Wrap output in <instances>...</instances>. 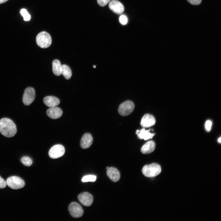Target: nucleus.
Wrapping results in <instances>:
<instances>
[{"mask_svg":"<svg viewBox=\"0 0 221 221\" xmlns=\"http://www.w3.org/2000/svg\"><path fill=\"white\" fill-rule=\"evenodd\" d=\"M17 131L16 126L11 119L3 118L0 120V132L7 137L14 136Z\"/></svg>","mask_w":221,"mask_h":221,"instance_id":"nucleus-1","label":"nucleus"},{"mask_svg":"<svg viewBox=\"0 0 221 221\" xmlns=\"http://www.w3.org/2000/svg\"><path fill=\"white\" fill-rule=\"evenodd\" d=\"M160 166L156 163H152L144 166L142 169V172L145 176L152 177L158 175L161 172Z\"/></svg>","mask_w":221,"mask_h":221,"instance_id":"nucleus-2","label":"nucleus"},{"mask_svg":"<svg viewBox=\"0 0 221 221\" xmlns=\"http://www.w3.org/2000/svg\"><path fill=\"white\" fill-rule=\"evenodd\" d=\"M52 38L50 35L45 31L41 32L39 33L36 37L37 44L42 48H46L49 47L52 43Z\"/></svg>","mask_w":221,"mask_h":221,"instance_id":"nucleus-3","label":"nucleus"},{"mask_svg":"<svg viewBox=\"0 0 221 221\" xmlns=\"http://www.w3.org/2000/svg\"><path fill=\"white\" fill-rule=\"evenodd\" d=\"M6 182L9 187L14 189L22 188L25 185L24 180L20 177L16 176H13L8 178Z\"/></svg>","mask_w":221,"mask_h":221,"instance_id":"nucleus-4","label":"nucleus"},{"mask_svg":"<svg viewBox=\"0 0 221 221\" xmlns=\"http://www.w3.org/2000/svg\"><path fill=\"white\" fill-rule=\"evenodd\" d=\"M134 108V103L129 100L126 101L121 104L119 107L118 111L122 116H126L129 115Z\"/></svg>","mask_w":221,"mask_h":221,"instance_id":"nucleus-5","label":"nucleus"},{"mask_svg":"<svg viewBox=\"0 0 221 221\" xmlns=\"http://www.w3.org/2000/svg\"><path fill=\"white\" fill-rule=\"evenodd\" d=\"M35 97V92L34 89L32 87H29L25 90L22 101L23 103L25 105H30L34 100Z\"/></svg>","mask_w":221,"mask_h":221,"instance_id":"nucleus-6","label":"nucleus"},{"mask_svg":"<svg viewBox=\"0 0 221 221\" xmlns=\"http://www.w3.org/2000/svg\"><path fill=\"white\" fill-rule=\"evenodd\" d=\"M65 151V148L63 145L56 144L50 148L48 152V155L51 158L56 159L63 156Z\"/></svg>","mask_w":221,"mask_h":221,"instance_id":"nucleus-7","label":"nucleus"},{"mask_svg":"<svg viewBox=\"0 0 221 221\" xmlns=\"http://www.w3.org/2000/svg\"><path fill=\"white\" fill-rule=\"evenodd\" d=\"M68 210L71 215L74 218L80 217L83 213L81 206L76 202H73L69 205Z\"/></svg>","mask_w":221,"mask_h":221,"instance_id":"nucleus-8","label":"nucleus"},{"mask_svg":"<svg viewBox=\"0 0 221 221\" xmlns=\"http://www.w3.org/2000/svg\"><path fill=\"white\" fill-rule=\"evenodd\" d=\"M78 199L80 202L83 205L90 206L93 202V197L90 193L87 192H84L79 194Z\"/></svg>","mask_w":221,"mask_h":221,"instance_id":"nucleus-9","label":"nucleus"},{"mask_svg":"<svg viewBox=\"0 0 221 221\" xmlns=\"http://www.w3.org/2000/svg\"><path fill=\"white\" fill-rule=\"evenodd\" d=\"M109 6L110 10L117 14H122L124 10L123 4L117 0H113L110 2Z\"/></svg>","mask_w":221,"mask_h":221,"instance_id":"nucleus-10","label":"nucleus"},{"mask_svg":"<svg viewBox=\"0 0 221 221\" xmlns=\"http://www.w3.org/2000/svg\"><path fill=\"white\" fill-rule=\"evenodd\" d=\"M155 122V119L152 115L146 114L142 118L141 125L144 128H148L153 126Z\"/></svg>","mask_w":221,"mask_h":221,"instance_id":"nucleus-11","label":"nucleus"},{"mask_svg":"<svg viewBox=\"0 0 221 221\" xmlns=\"http://www.w3.org/2000/svg\"><path fill=\"white\" fill-rule=\"evenodd\" d=\"M92 142L93 138L91 135L89 133H86L83 135L81 139L80 146L83 149H87L91 145Z\"/></svg>","mask_w":221,"mask_h":221,"instance_id":"nucleus-12","label":"nucleus"},{"mask_svg":"<svg viewBox=\"0 0 221 221\" xmlns=\"http://www.w3.org/2000/svg\"><path fill=\"white\" fill-rule=\"evenodd\" d=\"M46 113L49 117L53 119L60 118L62 114V110L59 107H50L47 110Z\"/></svg>","mask_w":221,"mask_h":221,"instance_id":"nucleus-13","label":"nucleus"},{"mask_svg":"<svg viewBox=\"0 0 221 221\" xmlns=\"http://www.w3.org/2000/svg\"><path fill=\"white\" fill-rule=\"evenodd\" d=\"M107 173L109 178L114 182L118 181L120 178L119 172L115 168L112 167L109 168L107 169Z\"/></svg>","mask_w":221,"mask_h":221,"instance_id":"nucleus-14","label":"nucleus"},{"mask_svg":"<svg viewBox=\"0 0 221 221\" xmlns=\"http://www.w3.org/2000/svg\"><path fill=\"white\" fill-rule=\"evenodd\" d=\"M150 130H145L144 128H143L141 130H137L136 131V134L139 138L146 140L152 138L154 135V134L150 132Z\"/></svg>","mask_w":221,"mask_h":221,"instance_id":"nucleus-15","label":"nucleus"},{"mask_svg":"<svg viewBox=\"0 0 221 221\" xmlns=\"http://www.w3.org/2000/svg\"><path fill=\"white\" fill-rule=\"evenodd\" d=\"M43 102L46 105L50 107H56L60 103L58 98L51 96L45 97L44 98Z\"/></svg>","mask_w":221,"mask_h":221,"instance_id":"nucleus-16","label":"nucleus"},{"mask_svg":"<svg viewBox=\"0 0 221 221\" xmlns=\"http://www.w3.org/2000/svg\"><path fill=\"white\" fill-rule=\"evenodd\" d=\"M155 147V144L153 141H149L143 145L141 148V151L144 154L150 153L153 151Z\"/></svg>","mask_w":221,"mask_h":221,"instance_id":"nucleus-17","label":"nucleus"},{"mask_svg":"<svg viewBox=\"0 0 221 221\" xmlns=\"http://www.w3.org/2000/svg\"><path fill=\"white\" fill-rule=\"evenodd\" d=\"M52 71L54 74L57 76L61 74L62 66L60 62L58 60H54L52 62Z\"/></svg>","mask_w":221,"mask_h":221,"instance_id":"nucleus-18","label":"nucleus"},{"mask_svg":"<svg viewBox=\"0 0 221 221\" xmlns=\"http://www.w3.org/2000/svg\"><path fill=\"white\" fill-rule=\"evenodd\" d=\"M61 74L67 79H70L72 75L71 70L69 67L66 64L61 65Z\"/></svg>","mask_w":221,"mask_h":221,"instance_id":"nucleus-19","label":"nucleus"},{"mask_svg":"<svg viewBox=\"0 0 221 221\" xmlns=\"http://www.w3.org/2000/svg\"><path fill=\"white\" fill-rule=\"evenodd\" d=\"M21 161L23 164L25 166H29L32 164L31 159L27 156H24L21 159Z\"/></svg>","mask_w":221,"mask_h":221,"instance_id":"nucleus-20","label":"nucleus"},{"mask_svg":"<svg viewBox=\"0 0 221 221\" xmlns=\"http://www.w3.org/2000/svg\"><path fill=\"white\" fill-rule=\"evenodd\" d=\"M96 179V176L93 175H88L83 176L82 181L83 182H94Z\"/></svg>","mask_w":221,"mask_h":221,"instance_id":"nucleus-21","label":"nucleus"},{"mask_svg":"<svg viewBox=\"0 0 221 221\" xmlns=\"http://www.w3.org/2000/svg\"><path fill=\"white\" fill-rule=\"evenodd\" d=\"M20 13L23 17L24 21H29L30 20V15L25 9H22L20 11Z\"/></svg>","mask_w":221,"mask_h":221,"instance_id":"nucleus-22","label":"nucleus"},{"mask_svg":"<svg viewBox=\"0 0 221 221\" xmlns=\"http://www.w3.org/2000/svg\"><path fill=\"white\" fill-rule=\"evenodd\" d=\"M119 21L120 23L122 25H124L127 23L128 19L126 15H122L119 17Z\"/></svg>","mask_w":221,"mask_h":221,"instance_id":"nucleus-23","label":"nucleus"},{"mask_svg":"<svg viewBox=\"0 0 221 221\" xmlns=\"http://www.w3.org/2000/svg\"><path fill=\"white\" fill-rule=\"evenodd\" d=\"M212 125V122L211 121L207 120L205 124V127L207 131L209 132L210 131Z\"/></svg>","mask_w":221,"mask_h":221,"instance_id":"nucleus-24","label":"nucleus"},{"mask_svg":"<svg viewBox=\"0 0 221 221\" xmlns=\"http://www.w3.org/2000/svg\"><path fill=\"white\" fill-rule=\"evenodd\" d=\"M110 0H97L98 4L100 6L103 7L106 5Z\"/></svg>","mask_w":221,"mask_h":221,"instance_id":"nucleus-25","label":"nucleus"},{"mask_svg":"<svg viewBox=\"0 0 221 221\" xmlns=\"http://www.w3.org/2000/svg\"><path fill=\"white\" fill-rule=\"evenodd\" d=\"M6 186V183L5 180L0 176V188H5Z\"/></svg>","mask_w":221,"mask_h":221,"instance_id":"nucleus-26","label":"nucleus"},{"mask_svg":"<svg viewBox=\"0 0 221 221\" xmlns=\"http://www.w3.org/2000/svg\"><path fill=\"white\" fill-rule=\"evenodd\" d=\"M191 4L194 5L200 4L202 2V0H187Z\"/></svg>","mask_w":221,"mask_h":221,"instance_id":"nucleus-27","label":"nucleus"},{"mask_svg":"<svg viewBox=\"0 0 221 221\" xmlns=\"http://www.w3.org/2000/svg\"><path fill=\"white\" fill-rule=\"evenodd\" d=\"M8 0H0V4L4 3L7 1Z\"/></svg>","mask_w":221,"mask_h":221,"instance_id":"nucleus-28","label":"nucleus"},{"mask_svg":"<svg viewBox=\"0 0 221 221\" xmlns=\"http://www.w3.org/2000/svg\"><path fill=\"white\" fill-rule=\"evenodd\" d=\"M218 141L219 143H221V137H220L219 138H218Z\"/></svg>","mask_w":221,"mask_h":221,"instance_id":"nucleus-29","label":"nucleus"},{"mask_svg":"<svg viewBox=\"0 0 221 221\" xmlns=\"http://www.w3.org/2000/svg\"><path fill=\"white\" fill-rule=\"evenodd\" d=\"M93 67L94 68H95L96 67V66H95V65H93Z\"/></svg>","mask_w":221,"mask_h":221,"instance_id":"nucleus-30","label":"nucleus"},{"mask_svg":"<svg viewBox=\"0 0 221 221\" xmlns=\"http://www.w3.org/2000/svg\"><path fill=\"white\" fill-rule=\"evenodd\" d=\"M109 168V167H107V168L106 169H107Z\"/></svg>","mask_w":221,"mask_h":221,"instance_id":"nucleus-31","label":"nucleus"}]
</instances>
